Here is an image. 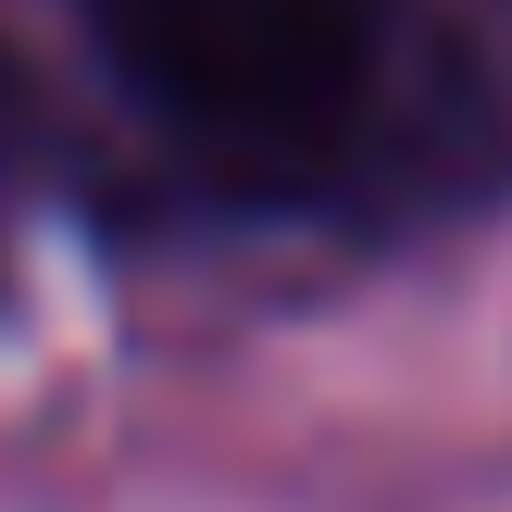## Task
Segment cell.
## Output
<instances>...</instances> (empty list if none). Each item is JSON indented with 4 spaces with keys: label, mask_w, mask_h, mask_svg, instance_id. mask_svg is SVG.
<instances>
[{
    "label": "cell",
    "mask_w": 512,
    "mask_h": 512,
    "mask_svg": "<svg viewBox=\"0 0 512 512\" xmlns=\"http://www.w3.org/2000/svg\"><path fill=\"white\" fill-rule=\"evenodd\" d=\"M150 150L238 200H313L388 125V0H63Z\"/></svg>",
    "instance_id": "6da1fadb"
}]
</instances>
